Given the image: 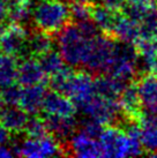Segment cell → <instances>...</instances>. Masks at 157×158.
Segmentation results:
<instances>
[{
	"instance_id": "cell-14",
	"label": "cell",
	"mask_w": 157,
	"mask_h": 158,
	"mask_svg": "<svg viewBox=\"0 0 157 158\" xmlns=\"http://www.w3.org/2000/svg\"><path fill=\"white\" fill-rule=\"evenodd\" d=\"M112 35L120 42L133 43L136 45L141 38L140 24L139 22L128 18L125 13H118L113 30H112Z\"/></svg>"
},
{
	"instance_id": "cell-31",
	"label": "cell",
	"mask_w": 157,
	"mask_h": 158,
	"mask_svg": "<svg viewBox=\"0 0 157 158\" xmlns=\"http://www.w3.org/2000/svg\"><path fill=\"white\" fill-rule=\"evenodd\" d=\"M100 1L103 6L112 9L114 12H119L120 9H122L127 2L126 0H100Z\"/></svg>"
},
{
	"instance_id": "cell-15",
	"label": "cell",
	"mask_w": 157,
	"mask_h": 158,
	"mask_svg": "<svg viewBox=\"0 0 157 158\" xmlns=\"http://www.w3.org/2000/svg\"><path fill=\"white\" fill-rule=\"evenodd\" d=\"M46 96L44 84L26 85L21 89L19 106L28 114H36L43 109V103Z\"/></svg>"
},
{
	"instance_id": "cell-10",
	"label": "cell",
	"mask_w": 157,
	"mask_h": 158,
	"mask_svg": "<svg viewBox=\"0 0 157 158\" xmlns=\"http://www.w3.org/2000/svg\"><path fill=\"white\" fill-rule=\"evenodd\" d=\"M68 149L70 155L80 158L104 157L100 139L88 135L82 131L75 132L68 139Z\"/></svg>"
},
{
	"instance_id": "cell-18",
	"label": "cell",
	"mask_w": 157,
	"mask_h": 158,
	"mask_svg": "<svg viewBox=\"0 0 157 158\" xmlns=\"http://www.w3.org/2000/svg\"><path fill=\"white\" fill-rule=\"evenodd\" d=\"M126 85L127 82L110 74L100 75L95 79L96 94L106 98L119 99V96L121 95L122 90L126 88Z\"/></svg>"
},
{
	"instance_id": "cell-29",
	"label": "cell",
	"mask_w": 157,
	"mask_h": 158,
	"mask_svg": "<svg viewBox=\"0 0 157 158\" xmlns=\"http://www.w3.org/2000/svg\"><path fill=\"white\" fill-rule=\"evenodd\" d=\"M80 131H82V132H84L86 134H88V135L92 136V137L100 139V134L104 131V125L98 123L95 119L87 118V117H86V120H84L82 123V125H81V129H80Z\"/></svg>"
},
{
	"instance_id": "cell-8",
	"label": "cell",
	"mask_w": 157,
	"mask_h": 158,
	"mask_svg": "<svg viewBox=\"0 0 157 158\" xmlns=\"http://www.w3.org/2000/svg\"><path fill=\"white\" fill-rule=\"evenodd\" d=\"M104 157H128L134 156V149L125 131L110 126L104 128L100 136Z\"/></svg>"
},
{
	"instance_id": "cell-2",
	"label": "cell",
	"mask_w": 157,
	"mask_h": 158,
	"mask_svg": "<svg viewBox=\"0 0 157 158\" xmlns=\"http://www.w3.org/2000/svg\"><path fill=\"white\" fill-rule=\"evenodd\" d=\"M70 6L64 0H39L34 6L32 20L38 30L48 34L61 31L70 21Z\"/></svg>"
},
{
	"instance_id": "cell-28",
	"label": "cell",
	"mask_w": 157,
	"mask_h": 158,
	"mask_svg": "<svg viewBox=\"0 0 157 158\" xmlns=\"http://www.w3.org/2000/svg\"><path fill=\"white\" fill-rule=\"evenodd\" d=\"M24 131L29 137H39V136L50 134L45 119L38 118V117H32L29 119Z\"/></svg>"
},
{
	"instance_id": "cell-3",
	"label": "cell",
	"mask_w": 157,
	"mask_h": 158,
	"mask_svg": "<svg viewBox=\"0 0 157 158\" xmlns=\"http://www.w3.org/2000/svg\"><path fill=\"white\" fill-rule=\"evenodd\" d=\"M90 40L91 38L87 37L80 30L76 23L66 26L62 30L59 31L57 37L58 51L68 66H82Z\"/></svg>"
},
{
	"instance_id": "cell-13",
	"label": "cell",
	"mask_w": 157,
	"mask_h": 158,
	"mask_svg": "<svg viewBox=\"0 0 157 158\" xmlns=\"http://www.w3.org/2000/svg\"><path fill=\"white\" fill-rule=\"evenodd\" d=\"M48 76L40 65V61L34 58H26L19 64L18 82L23 87L44 84Z\"/></svg>"
},
{
	"instance_id": "cell-37",
	"label": "cell",
	"mask_w": 157,
	"mask_h": 158,
	"mask_svg": "<svg viewBox=\"0 0 157 158\" xmlns=\"http://www.w3.org/2000/svg\"><path fill=\"white\" fill-rule=\"evenodd\" d=\"M64 1H72V0H64Z\"/></svg>"
},
{
	"instance_id": "cell-22",
	"label": "cell",
	"mask_w": 157,
	"mask_h": 158,
	"mask_svg": "<svg viewBox=\"0 0 157 158\" xmlns=\"http://www.w3.org/2000/svg\"><path fill=\"white\" fill-rule=\"evenodd\" d=\"M118 12H114L112 9L108 8L105 6H94L91 19L96 23L98 29L108 35H112L116 19H117Z\"/></svg>"
},
{
	"instance_id": "cell-26",
	"label": "cell",
	"mask_w": 157,
	"mask_h": 158,
	"mask_svg": "<svg viewBox=\"0 0 157 158\" xmlns=\"http://www.w3.org/2000/svg\"><path fill=\"white\" fill-rule=\"evenodd\" d=\"M39 61H40L43 69L45 70V73L49 76H53V75L58 74L67 67L66 66L67 64L64 60L60 52L59 51H53V50H51L50 52L45 53L43 56H40Z\"/></svg>"
},
{
	"instance_id": "cell-16",
	"label": "cell",
	"mask_w": 157,
	"mask_h": 158,
	"mask_svg": "<svg viewBox=\"0 0 157 158\" xmlns=\"http://www.w3.org/2000/svg\"><path fill=\"white\" fill-rule=\"evenodd\" d=\"M49 133L58 140H68L75 133L78 121L74 117H46Z\"/></svg>"
},
{
	"instance_id": "cell-20",
	"label": "cell",
	"mask_w": 157,
	"mask_h": 158,
	"mask_svg": "<svg viewBox=\"0 0 157 158\" xmlns=\"http://www.w3.org/2000/svg\"><path fill=\"white\" fill-rule=\"evenodd\" d=\"M119 104L127 118L136 120L140 117V111L142 109L138 88L134 85H126L119 96Z\"/></svg>"
},
{
	"instance_id": "cell-35",
	"label": "cell",
	"mask_w": 157,
	"mask_h": 158,
	"mask_svg": "<svg viewBox=\"0 0 157 158\" xmlns=\"http://www.w3.org/2000/svg\"><path fill=\"white\" fill-rule=\"evenodd\" d=\"M154 43H155V46H156V50H157V37L154 40Z\"/></svg>"
},
{
	"instance_id": "cell-33",
	"label": "cell",
	"mask_w": 157,
	"mask_h": 158,
	"mask_svg": "<svg viewBox=\"0 0 157 158\" xmlns=\"http://www.w3.org/2000/svg\"><path fill=\"white\" fill-rule=\"evenodd\" d=\"M16 156L13 147H8L7 144H0V158H11Z\"/></svg>"
},
{
	"instance_id": "cell-19",
	"label": "cell",
	"mask_w": 157,
	"mask_h": 158,
	"mask_svg": "<svg viewBox=\"0 0 157 158\" xmlns=\"http://www.w3.org/2000/svg\"><path fill=\"white\" fill-rule=\"evenodd\" d=\"M28 121V113L20 106H8L0 115V123L12 133H20L24 131Z\"/></svg>"
},
{
	"instance_id": "cell-7",
	"label": "cell",
	"mask_w": 157,
	"mask_h": 158,
	"mask_svg": "<svg viewBox=\"0 0 157 158\" xmlns=\"http://www.w3.org/2000/svg\"><path fill=\"white\" fill-rule=\"evenodd\" d=\"M83 114L87 118L97 120L103 125H112L119 118L121 111L119 99L106 98L100 95H95L81 107Z\"/></svg>"
},
{
	"instance_id": "cell-11",
	"label": "cell",
	"mask_w": 157,
	"mask_h": 158,
	"mask_svg": "<svg viewBox=\"0 0 157 158\" xmlns=\"http://www.w3.org/2000/svg\"><path fill=\"white\" fill-rule=\"evenodd\" d=\"M78 105L70 97L53 90L46 94L43 103V112L45 117H74Z\"/></svg>"
},
{
	"instance_id": "cell-32",
	"label": "cell",
	"mask_w": 157,
	"mask_h": 158,
	"mask_svg": "<svg viewBox=\"0 0 157 158\" xmlns=\"http://www.w3.org/2000/svg\"><path fill=\"white\" fill-rule=\"evenodd\" d=\"M11 131L0 123V144H7L11 141Z\"/></svg>"
},
{
	"instance_id": "cell-39",
	"label": "cell",
	"mask_w": 157,
	"mask_h": 158,
	"mask_svg": "<svg viewBox=\"0 0 157 158\" xmlns=\"http://www.w3.org/2000/svg\"><path fill=\"white\" fill-rule=\"evenodd\" d=\"M155 1H157V0H155Z\"/></svg>"
},
{
	"instance_id": "cell-38",
	"label": "cell",
	"mask_w": 157,
	"mask_h": 158,
	"mask_svg": "<svg viewBox=\"0 0 157 158\" xmlns=\"http://www.w3.org/2000/svg\"><path fill=\"white\" fill-rule=\"evenodd\" d=\"M128 1H133V0H128Z\"/></svg>"
},
{
	"instance_id": "cell-6",
	"label": "cell",
	"mask_w": 157,
	"mask_h": 158,
	"mask_svg": "<svg viewBox=\"0 0 157 158\" xmlns=\"http://www.w3.org/2000/svg\"><path fill=\"white\" fill-rule=\"evenodd\" d=\"M58 139L50 134L39 137H29L13 145L16 155L27 158H48L64 155Z\"/></svg>"
},
{
	"instance_id": "cell-36",
	"label": "cell",
	"mask_w": 157,
	"mask_h": 158,
	"mask_svg": "<svg viewBox=\"0 0 157 158\" xmlns=\"http://www.w3.org/2000/svg\"><path fill=\"white\" fill-rule=\"evenodd\" d=\"M1 53H2V52L0 51V61H1V58H2V54H1Z\"/></svg>"
},
{
	"instance_id": "cell-17",
	"label": "cell",
	"mask_w": 157,
	"mask_h": 158,
	"mask_svg": "<svg viewBox=\"0 0 157 158\" xmlns=\"http://www.w3.org/2000/svg\"><path fill=\"white\" fill-rule=\"evenodd\" d=\"M140 127L144 150L157 152V113H146L140 119Z\"/></svg>"
},
{
	"instance_id": "cell-12",
	"label": "cell",
	"mask_w": 157,
	"mask_h": 158,
	"mask_svg": "<svg viewBox=\"0 0 157 158\" xmlns=\"http://www.w3.org/2000/svg\"><path fill=\"white\" fill-rule=\"evenodd\" d=\"M136 88L142 110L146 113H157V74L148 73L140 77Z\"/></svg>"
},
{
	"instance_id": "cell-1",
	"label": "cell",
	"mask_w": 157,
	"mask_h": 158,
	"mask_svg": "<svg viewBox=\"0 0 157 158\" xmlns=\"http://www.w3.org/2000/svg\"><path fill=\"white\" fill-rule=\"evenodd\" d=\"M51 77L53 89L67 95L80 109L96 95L95 80L88 70L72 72L66 67L62 72Z\"/></svg>"
},
{
	"instance_id": "cell-23",
	"label": "cell",
	"mask_w": 157,
	"mask_h": 158,
	"mask_svg": "<svg viewBox=\"0 0 157 158\" xmlns=\"http://www.w3.org/2000/svg\"><path fill=\"white\" fill-rule=\"evenodd\" d=\"M19 65L12 56L4 54L0 61V90L8 88L18 82Z\"/></svg>"
},
{
	"instance_id": "cell-21",
	"label": "cell",
	"mask_w": 157,
	"mask_h": 158,
	"mask_svg": "<svg viewBox=\"0 0 157 158\" xmlns=\"http://www.w3.org/2000/svg\"><path fill=\"white\" fill-rule=\"evenodd\" d=\"M8 19L12 22L24 23L32 18L34 5L31 0H7Z\"/></svg>"
},
{
	"instance_id": "cell-34",
	"label": "cell",
	"mask_w": 157,
	"mask_h": 158,
	"mask_svg": "<svg viewBox=\"0 0 157 158\" xmlns=\"http://www.w3.org/2000/svg\"><path fill=\"white\" fill-rule=\"evenodd\" d=\"M6 102H5L4 99V96H2V92H0V115L2 114V112H4V110L6 109Z\"/></svg>"
},
{
	"instance_id": "cell-5",
	"label": "cell",
	"mask_w": 157,
	"mask_h": 158,
	"mask_svg": "<svg viewBox=\"0 0 157 158\" xmlns=\"http://www.w3.org/2000/svg\"><path fill=\"white\" fill-rule=\"evenodd\" d=\"M139 68V50L133 43L120 42L116 43L113 58L106 74L116 76L125 82L131 81L135 76Z\"/></svg>"
},
{
	"instance_id": "cell-25",
	"label": "cell",
	"mask_w": 157,
	"mask_h": 158,
	"mask_svg": "<svg viewBox=\"0 0 157 158\" xmlns=\"http://www.w3.org/2000/svg\"><path fill=\"white\" fill-rule=\"evenodd\" d=\"M139 24H140V30H141L140 42H142V40H154L157 37V1L150 7V9H149L148 12L146 13V15L142 18V20L139 22Z\"/></svg>"
},
{
	"instance_id": "cell-30",
	"label": "cell",
	"mask_w": 157,
	"mask_h": 158,
	"mask_svg": "<svg viewBox=\"0 0 157 158\" xmlns=\"http://www.w3.org/2000/svg\"><path fill=\"white\" fill-rule=\"evenodd\" d=\"M21 89L18 85H11L8 88L2 90V96L6 102V104L8 106H19V102H20V96H21Z\"/></svg>"
},
{
	"instance_id": "cell-24",
	"label": "cell",
	"mask_w": 157,
	"mask_h": 158,
	"mask_svg": "<svg viewBox=\"0 0 157 158\" xmlns=\"http://www.w3.org/2000/svg\"><path fill=\"white\" fill-rule=\"evenodd\" d=\"M54 42L50 34L38 30L28 37V51L36 57H40L45 53L50 52L53 48Z\"/></svg>"
},
{
	"instance_id": "cell-9",
	"label": "cell",
	"mask_w": 157,
	"mask_h": 158,
	"mask_svg": "<svg viewBox=\"0 0 157 158\" xmlns=\"http://www.w3.org/2000/svg\"><path fill=\"white\" fill-rule=\"evenodd\" d=\"M28 31L21 23L13 22L0 34V51L2 54L18 57L28 51Z\"/></svg>"
},
{
	"instance_id": "cell-4",
	"label": "cell",
	"mask_w": 157,
	"mask_h": 158,
	"mask_svg": "<svg viewBox=\"0 0 157 158\" xmlns=\"http://www.w3.org/2000/svg\"><path fill=\"white\" fill-rule=\"evenodd\" d=\"M114 48L116 42L106 36L97 35L92 37L81 67L95 74L108 73L113 58Z\"/></svg>"
},
{
	"instance_id": "cell-27",
	"label": "cell",
	"mask_w": 157,
	"mask_h": 158,
	"mask_svg": "<svg viewBox=\"0 0 157 158\" xmlns=\"http://www.w3.org/2000/svg\"><path fill=\"white\" fill-rule=\"evenodd\" d=\"M70 9V18L76 23H78L91 19L94 5L90 0H72Z\"/></svg>"
}]
</instances>
